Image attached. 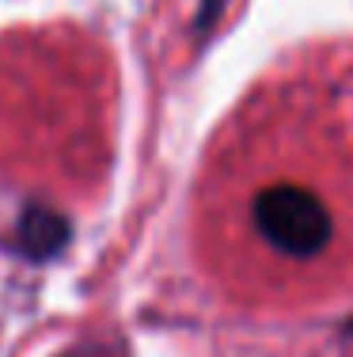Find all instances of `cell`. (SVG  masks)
<instances>
[{"label": "cell", "mask_w": 353, "mask_h": 357, "mask_svg": "<svg viewBox=\"0 0 353 357\" xmlns=\"http://www.w3.org/2000/svg\"><path fill=\"white\" fill-rule=\"evenodd\" d=\"M69 220H65L61 213H54V209H27L19 220V232H15V248H19L27 259H35V262H46V259H54V255H61V248L69 243Z\"/></svg>", "instance_id": "7a4b0ae2"}, {"label": "cell", "mask_w": 353, "mask_h": 357, "mask_svg": "<svg viewBox=\"0 0 353 357\" xmlns=\"http://www.w3.org/2000/svg\"><path fill=\"white\" fill-rule=\"evenodd\" d=\"M251 228L274 255L308 262L334 240V217L315 190L300 183H274L251 202Z\"/></svg>", "instance_id": "6da1fadb"}]
</instances>
